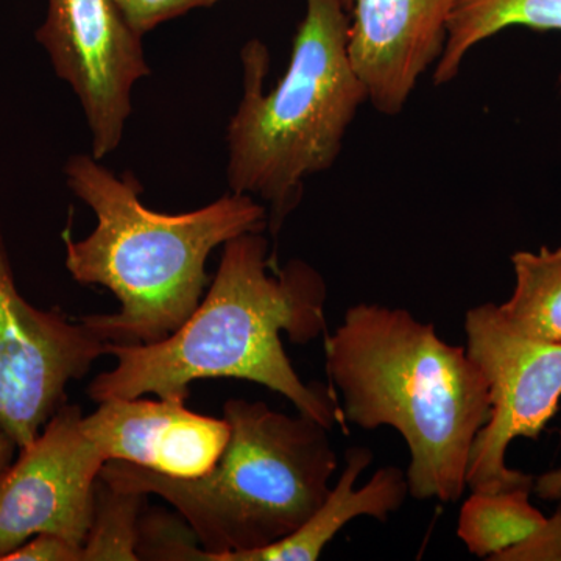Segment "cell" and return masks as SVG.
<instances>
[{
  "instance_id": "cell-2",
  "label": "cell",
  "mask_w": 561,
  "mask_h": 561,
  "mask_svg": "<svg viewBox=\"0 0 561 561\" xmlns=\"http://www.w3.org/2000/svg\"><path fill=\"white\" fill-rule=\"evenodd\" d=\"M65 175L98 219L88 238L62 234L66 268L119 301L117 312L83 317L106 343L151 345L179 331L205 297L209 254L268 224L265 205L234 192L191 213H157L140 202L136 176L116 175L92 154L70 157Z\"/></svg>"
},
{
  "instance_id": "cell-6",
  "label": "cell",
  "mask_w": 561,
  "mask_h": 561,
  "mask_svg": "<svg viewBox=\"0 0 561 561\" xmlns=\"http://www.w3.org/2000/svg\"><path fill=\"white\" fill-rule=\"evenodd\" d=\"M467 353L490 393V415L472 443L467 486L471 491L534 490V476L505 463L515 438L538 440L559 412L561 345L535 341L512 328L493 302L465 317Z\"/></svg>"
},
{
  "instance_id": "cell-10",
  "label": "cell",
  "mask_w": 561,
  "mask_h": 561,
  "mask_svg": "<svg viewBox=\"0 0 561 561\" xmlns=\"http://www.w3.org/2000/svg\"><path fill=\"white\" fill-rule=\"evenodd\" d=\"M459 0H342L348 54L373 108L398 116L445 50Z\"/></svg>"
},
{
  "instance_id": "cell-18",
  "label": "cell",
  "mask_w": 561,
  "mask_h": 561,
  "mask_svg": "<svg viewBox=\"0 0 561 561\" xmlns=\"http://www.w3.org/2000/svg\"><path fill=\"white\" fill-rule=\"evenodd\" d=\"M494 561H561V502L551 518L527 540L502 552Z\"/></svg>"
},
{
  "instance_id": "cell-13",
  "label": "cell",
  "mask_w": 561,
  "mask_h": 561,
  "mask_svg": "<svg viewBox=\"0 0 561 561\" xmlns=\"http://www.w3.org/2000/svg\"><path fill=\"white\" fill-rule=\"evenodd\" d=\"M512 27L561 32V0H459L434 68L435 87L451 83L474 47Z\"/></svg>"
},
{
  "instance_id": "cell-7",
  "label": "cell",
  "mask_w": 561,
  "mask_h": 561,
  "mask_svg": "<svg viewBox=\"0 0 561 561\" xmlns=\"http://www.w3.org/2000/svg\"><path fill=\"white\" fill-rule=\"evenodd\" d=\"M84 323L22 297L0 230V431L28 445L66 402V390L106 356Z\"/></svg>"
},
{
  "instance_id": "cell-1",
  "label": "cell",
  "mask_w": 561,
  "mask_h": 561,
  "mask_svg": "<svg viewBox=\"0 0 561 561\" xmlns=\"http://www.w3.org/2000/svg\"><path fill=\"white\" fill-rule=\"evenodd\" d=\"M268 250L262 232L225 243L208 291L179 331L151 345H106L116 367L91 382V400L153 393L186 404L195 381L241 379L283 394L298 412L346 434L334 389L302 382L280 341L286 332L290 343L308 345L327 332V280L301 260L276 267Z\"/></svg>"
},
{
  "instance_id": "cell-11",
  "label": "cell",
  "mask_w": 561,
  "mask_h": 561,
  "mask_svg": "<svg viewBox=\"0 0 561 561\" xmlns=\"http://www.w3.org/2000/svg\"><path fill=\"white\" fill-rule=\"evenodd\" d=\"M83 430L105 456L172 478L213 470L230 440L225 419L201 415L181 402L111 398L84 416Z\"/></svg>"
},
{
  "instance_id": "cell-20",
  "label": "cell",
  "mask_w": 561,
  "mask_h": 561,
  "mask_svg": "<svg viewBox=\"0 0 561 561\" xmlns=\"http://www.w3.org/2000/svg\"><path fill=\"white\" fill-rule=\"evenodd\" d=\"M534 491L541 500H561V465L556 470L545 472V474L535 478Z\"/></svg>"
},
{
  "instance_id": "cell-21",
  "label": "cell",
  "mask_w": 561,
  "mask_h": 561,
  "mask_svg": "<svg viewBox=\"0 0 561 561\" xmlns=\"http://www.w3.org/2000/svg\"><path fill=\"white\" fill-rule=\"evenodd\" d=\"M18 445L5 432L0 431V478L3 472L9 470L11 463H13L14 457H16Z\"/></svg>"
},
{
  "instance_id": "cell-19",
  "label": "cell",
  "mask_w": 561,
  "mask_h": 561,
  "mask_svg": "<svg viewBox=\"0 0 561 561\" xmlns=\"http://www.w3.org/2000/svg\"><path fill=\"white\" fill-rule=\"evenodd\" d=\"M2 561H80V546L55 535H36Z\"/></svg>"
},
{
  "instance_id": "cell-4",
  "label": "cell",
  "mask_w": 561,
  "mask_h": 561,
  "mask_svg": "<svg viewBox=\"0 0 561 561\" xmlns=\"http://www.w3.org/2000/svg\"><path fill=\"white\" fill-rule=\"evenodd\" d=\"M243 94L228 125V186L261 198L267 230L279 234L300 206L305 181L330 171L357 111L368 102L348 54L342 0H306L289 68L271 92V51L260 39L241 50Z\"/></svg>"
},
{
  "instance_id": "cell-14",
  "label": "cell",
  "mask_w": 561,
  "mask_h": 561,
  "mask_svg": "<svg viewBox=\"0 0 561 561\" xmlns=\"http://www.w3.org/2000/svg\"><path fill=\"white\" fill-rule=\"evenodd\" d=\"M511 261L515 289L501 316L527 337L561 345V247L516 251Z\"/></svg>"
},
{
  "instance_id": "cell-15",
  "label": "cell",
  "mask_w": 561,
  "mask_h": 561,
  "mask_svg": "<svg viewBox=\"0 0 561 561\" xmlns=\"http://www.w3.org/2000/svg\"><path fill=\"white\" fill-rule=\"evenodd\" d=\"M531 491H472L461 505L457 526V535L472 556L494 561L546 522V516L530 504Z\"/></svg>"
},
{
  "instance_id": "cell-17",
  "label": "cell",
  "mask_w": 561,
  "mask_h": 561,
  "mask_svg": "<svg viewBox=\"0 0 561 561\" xmlns=\"http://www.w3.org/2000/svg\"><path fill=\"white\" fill-rule=\"evenodd\" d=\"M220 0H114L125 21L140 36L191 10L210 7Z\"/></svg>"
},
{
  "instance_id": "cell-8",
  "label": "cell",
  "mask_w": 561,
  "mask_h": 561,
  "mask_svg": "<svg viewBox=\"0 0 561 561\" xmlns=\"http://www.w3.org/2000/svg\"><path fill=\"white\" fill-rule=\"evenodd\" d=\"M81 421L65 402L0 478V561L36 535L87 540L106 459Z\"/></svg>"
},
{
  "instance_id": "cell-12",
  "label": "cell",
  "mask_w": 561,
  "mask_h": 561,
  "mask_svg": "<svg viewBox=\"0 0 561 561\" xmlns=\"http://www.w3.org/2000/svg\"><path fill=\"white\" fill-rule=\"evenodd\" d=\"M370 449L354 446L345 454V470L337 485L300 529L267 548L228 556L225 561H316L335 535L353 519L370 516L386 523L400 511L409 494L408 476L398 467H383L356 490V481L370 467Z\"/></svg>"
},
{
  "instance_id": "cell-5",
  "label": "cell",
  "mask_w": 561,
  "mask_h": 561,
  "mask_svg": "<svg viewBox=\"0 0 561 561\" xmlns=\"http://www.w3.org/2000/svg\"><path fill=\"white\" fill-rule=\"evenodd\" d=\"M227 448L213 470L181 479L127 461L110 460L101 481L114 490L160 496L197 538L194 561L267 548L300 529L330 493L337 470L328 427L265 402L230 400Z\"/></svg>"
},
{
  "instance_id": "cell-22",
  "label": "cell",
  "mask_w": 561,
  "mask_h": 561,
  "mask_svg": "<svg viewBox=\"0 0 561 561\" xmlns=\"http://www.w3.org/2000/svg\"><path fill=\"white\" fill-rule=\"evenodd\" d=\"M559 434H560V438H561V424H560V430H559Z\"/></svg>"
},
{
  "instance_id": "cell-16",
  "label": "cell",
  "mask_w": 561,
  "mask_h": 561,
  "mask_svg": "<svg viewBox=\"0 0 561 561\" xmlns=\"http://www.w3.org/2000/svg\"><path fill=\"white\" fill-rule=\"evenodd\" d=\"M142 494L111 489L99 479L95 511L80 561L139 560V512Z\"/></svg>"
},
{
  "instance_id": "cell-3",
  "label": "cell",
  "mask_w": 561,
  "mask_h": 561,
  "mask_svg": "<svg viewBox=\"0 0 561 561\" xmlns=\"http://www.w3.org/2000/svg\"><path fill=\"white\" fill-rule=\"evenodd\" d=\"M324 357L346 423L393 427L404 438L409 494L459 501L472 443L490 415L489 386L467 350L405 309L359 302L327 335Z\"/></svg>"
},
{
  "instance_id": "cell-9",
  "label": "cell",
  "mask_w": 561,
  "mask_h": 561,
  "mask_svg": "<svg viewBox=\"0 0 561 561\" xmlns=\"http://www.w3.org/2000/svg\"><path fill=\"white\" fill-rule=\"evenodd\" d=\"M36 41L55 72L72 88L92 135V157L103 160L119 147L131 114V91L151 70L142 36L125 21L114 0H47Z\"/></svg>"
}]
</instances>
